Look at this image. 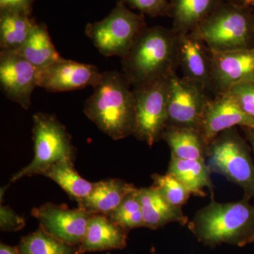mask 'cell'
<instances>
[{"mask_svg": "<svg viewBox=\"0 0 254 254\" xmlns=\"http://www.w3.org/2000/svg\"><path fill=\"white\" fill-rule=\"evenodd\" d=\"M131 85L123 72H102L83 112L97 127L115 141L131 136L136 129V108Z\"/></svg>", "mask_w": 254, "mask_h": 254, "instance_id": "cell-1", "label": "cell"}, {"mask_svg": "<svg viewBox=\"0 0 254 254\" xmlns=\"http://www.w3.org/2000/svg\"><path fill=\"white\" fill-rule=\"evenodd\" d=\"M123 72L131 86L176 72L178 35L172 28L146 27L122 58Z\"/></svg>", "mask_w": 254, "mask_h": 254, "instance_id": "cell-2", "label": "cell"}, {"mask_svg": "<svg viewBox=\"0 0 254 254\" xmlns=\"http://www.w3.org/2000/svg\"><path fill=\"white\" fill-rule=\"evenodd\" d=\"M250 198L231 203L211 201L195 214L189 229L200 243L210 247L222 244L244 247L254 235V205Z\"/></svg>", "mask_w": 254, "mask_h": 254, "instance_id": "cell-3", "label": "cell"}, {"mask_svg": "<svg viewBox=\"0 0 254 254\" xmlns=\"http://www.w3.org/2000/svg\"><path fill=\"white\" fill-rule=\"evenodd\" d=\"M190 33L204 42L213 53L254 48L253 9L224 1Z\"/></svg>", "mask_w": 254, "mask_h": 254, "instance_id": "cell-4", "label": "cell"}, {"mask_svg": "<svg viewBox=\"0 0 254 254\" xmlns=\"http://www.w3.org/2000/svg\"><path fill=\"white\" fill-rule=\"evenodd\" d=\"M207 165L254 198V165L248 145L235 127L221 132L207 149Z\"/></svg>", "mask_w": 254, "mask_h": 254, "instance_id": "cell-5", "label": "cell"}, {"mask_svg": "<svg viewBox=\"0 0 254 254\" xmlns=\"http://www.w3.org/2000/svg\"><path fill=\"white\" fill-rule=\"evenodd\" d=\"M33 120L34 158L29 165L13 175L11 183L24 177L43 175L54 164L64 159H74L71 136L55 115L37 113Z\"/></svg>", "mask_w": 254, "mask_h": 254, "instance_id": "cell-6", "label": "cell"}, {"mask_svg": "<svg viewBox=\"0 0 254 254\" xmlns=\"http://www.w3.org/2000/svg\"><path fill=\"white\" fill-rule=\"evenodd\" d=\"M146 27L143 15L133 12L120 0L106 18L88 23L85 32L100 54L123 58Z\"/></svg>", "mask_w": 254, "mask_h": 254, "instance_id": "cell-7", "label": "cell"}, {"mask_svg": "<svg viewBox=\"0 0 254 254\" xmlns=\"http://www.w3.org/2000/svg\"><path fill=\"white\" fill-rule=\"evenodd\" d=\"M169 76H163L133 87L136 129L133 136L152 146L162 139L168 125Z\"/></svg>", "mask_w": 254, "mask_h": 254, "instance_id": "cell-8", "label": "cell"}, {"mask_svg": "<svg viewBox=\"0 0 254 254\" xmlns=\"http://www.w3.org/2000/svg\"><path fill=\"white\" fill-rule=\"evenodd\" d=\"M207 90L199 83L177 73L169 76L168 125L199 130L200 121L207 101Z\"/></svg>", "mask_w": 254, "mask_h": 254, "instance_id": "cell-9", "label": "cell"}, {"mask_svg": "<svg viewBox=\"0 0 254 254\" xmlns=\"http://www.w3.org/2000/svg\"><path fill=\"white\" fill-rule=\"evenodd\" d=\"M95 214L84 209L46 203L32 210V215L45 231L68 245L79 247L90 219Z\"/></svg>", "mask_w": 254, "mask_h": 254, "instance_id": "cell-10", "label": "cell"}, {"mask_svg": "<svg viewBox=\"0 0 254 254\" xmlns=\"http://www.w3.org/2000/svg\"><path fill=\"white\" fill-rule=\"evenodd\" d=\"M102 72L94 65L62 58L37 71V86L52 93L75 91L94 87Z\"/></svg>", "mask_w": 254, "mask_h": 254, "instance_id": "cell-11", "label": "cell"}, {"mask_svg": "<svg viewBox=\"0 0 254 254\" xmlns=\"http://www.w3.org/2000/svg\"><path fill=\"white\" fill-rule=\"evenodd\" d=\"M38 68L21 55L0 50V85L5 96L25 110L31 105Z\"/></svg>", "mask_w": 254, "mask_h": 254, "instance_id": "cell-12", "label": "cell"}, {"mask_svg": "<svg viewBox=\"0 0 254 254\" xmlns=\"http://www.w3.org/2000/svg\"><path fill=\"white\" fill-rule=\"evenodd\" d=\"M235 126L254 128V119L242 111L229 92L209 98L199 127L206 144H210L221 132Z\"/></svg>", "mask_w": 254, "mask_h": 254, "instance_id": "cell-13", "label": "cell"}, {"mask_svg": "<svg viewBox=\"0 0 254 254\" xmlns=\"http://www.w3.org/2000/svg\"><path fill=\"white\" fill-rule=\"evenodd\" d=\"M211 53V83L215 95L227 93L239 83L254 81V48Z\"/></svg>", "mask_w": 254, "mask_h": 254, "instance_id": "cell-14", "label": "cell"}, {"mask_svg": "<svg viewBox=\"0 0 254 254\" xmlns=\"http://www.w3.org/2000/svg\"><path fill=\"white\" fill-rule=\"evenodd\" d=\"M212 53L204 42L188 34L178 35L179 67L184 77L199 83L213 92L211 83Z\"/></svg>", "mask_w": 254, "mask_h": 254, "instance_id": "cell-15", "label": "cell"}, {"mask_svg": "<svg viewBox=\"0 0 254 254\" xmlns=\"http://www.w3.org/2000/svg\"><path fill=\"white\" fill-rule=\"evenodd\" d=\"M128 233L107 215L95 214L88 222L86 234L78 247L79 253L123 250L127 245Z\"/></svg>", "mask_w": 254, "mask_h": 254, "instance_id": "cell-16", "label": "cell"}, {"mask_svg": "<svg viewBox=\"0 0 254 254\" xmlns=\"http://www.w3.org/2000/svg\"><path fill=\"white\" fill-rule=\"evenodd\" d=\"M138 197L144 227L157 230L171 222H177L182 226L188 222L182 208L172 205L156 187L138 189Z\"/></svg>", "mask_w": 254, "mask_h": 254, "instance_id": "cell-17", "label": "cell"}, {"mask_svg": "<svg viewBox=\"0 0 254 254\" xmlns=\"http://www.w3.org/2000/svg\"><path fill=\"white\" fill-rule=\"evenodd\" d=\"M136 189L131 184L118 179L95 182L91 193L78 203V207L93 214L108 216Z\"/></svg>", "mask_w": 254, "mask_h": 254, "instance_id": "cell-18", "label": "cell"}, {"mask_svg": "<svg viewBox=\"0 0 254 254\" xmlns=\"http://www.w3.org/2000/svg\"><path fill=\"white\" fill-rule=\"evenodd\" d=\"M224 0H171L168 16L173 18L174 32L188 34L223 2Z\"/></svg>", "mask_w": 254, "mask_h": 254, "instance_id": "cell-19", "label": "cell"}, {"mask_svg": "<svg viewBox=\"0 0 254 254\" xmlns=\"http://www.w3.org/2000/svg\"><path fill=\"white\" fill-rule=\"evenodd\" d=\"M162 139L170 146L172 156L183 160H206L208 145L196 128L167 126Z\"/></svg>", "mask_w": 254, "mask_h": 254, "instance_id": "cell-20", "label": "cell"}, {"mask_svg": "<svg viewBox=\"0 0 254 254\" xmlns=\"http://www.w3.org/2000/svg\"><path fill=\"white\" fill-rule=\"evenodd\" d=\"M168 173L172 174L187 187L192 194L205 196L203 189L207 187L213 197V185L210 168L206 160H183L172 156Z\"/></svg>", "mask_w": 254, "mask_h": 254, "instance_id": "cell-21", "label": "cell"}, {"mask_svg": "<svg viewBox=\"0 0 254 254\" xmlns=\"http://www.w3.org/2000/svg\"><path fill=\"white\" fill-rule=\"evenodd\" d=\"M16 53L21 55L37 68H41L61 60L45 23H38L27 41Z\"/></svg>", "mask_w": 254, "mask_h": 254, "instance_id": "cell-22", "label": "cell"}, {"mask_svg": "<svg viewBox=\"0 0 254 254\" xmlns=\"http://www.w3.org/2000/svg\"><path fill=\"white\" fill-rule=\"evenodd\" d=\"M37 22L31 16L0 11V48L17 52L27 41Z\"/></svg>", "mask_w": 254, "mask_h": 254, "instance_id": "cell-23", "label": "cell"}, {"mask_svg": "<svg viewBox=\"0 0 254 254\" xmlns=\"http://www.w3.org/2000/svg\"><path fill=\"white\" fill-rule=\"evenodd\" d=\"M43 176L56 182L71 199L81 202L91 193L95 183L80 176L73 166V160L64 159L54 164L43 174Z\"/></svg>", "mask_w": 254, "mask_h": 254, "instance_id": "cell-24", "label": "cell"}, {"mask_svg": "<svg viewBox=\"0 0 254 254\" xmlns=\"http://www.w3.org/2000/svg\"><path fill=\"white\" fill-rule=\"evenodd\" d=\"M16 247L20 254H80L78 247L56 238L41 227L23 237Z\"/></svg>", "mask_w": 254, "mask_h": 254, "instance_id": "cell-25", "label": "cell"}, {"mask_svg": "<svg viewBox=\"0 0 254 254\" xmlns=\"http://www.w3.org/2000/svg\"><path fill=\"white\" fill-rule=\"evenodd\" d=\"M108 217L127 232L144 227L141 205L138 200V189L128 193L121 204Z\"/></svg>", "mask_w": 254, "mask_h": 254, "instance_id": "cell-26", "label": "cell"}, {"mask_svg": "<svg viewBox=\"0 0 254 254\" xmlns=\"http://www.w3.org/2000/svg\"><path fill=\"white\" fill-rule=\"evenodd\" d=\"M151 177L153 180V186L158 188L172 205L178 208H182L192 194L187 187L172 174H153Z\"/></svg>", "mask_w": 254, "mask_h": 254, "instance_id": "cell-27", "label": "cell"}, {"mask_svg": "<svg viewBox=\"0 0 254 254\" xmlns=\"http://www.w3.org/2000/svg\"><path fill=\"white\" fill-rule=\"evenodd\" d=\"M228 92L242 111L254 119V81L239 83Z\"/></svg>", "mask_w": 254, "mask_h": 254, "instance_id": "cell-28", "label": "cell"}, {"mask_svg": "<svg viewBox=\"0 0 254 254\" xmlns=\"http://www.w3.org/2000/svg\"><path fill=\"white\" fill-rule=\"evenodd\" d=\"M131 8L138 9L142 14L151 17L168 16V0H124Z\"/></svg>", "mask_w": 254, "mask_h": 254, "instance_id": "cell-29", "label": "cell"}, {"mask_svg": "<svg viewBox=\"0 0 254 254\" xmlns=\"http://www.w3.org/2000/svg\"><path fill=\"white\" fill-rule=\"evenodd\" d=\"M26 225L22 216L15 213L9 206H0V229L3 232H18Z\"/></svg>", "mask_w": 254, "mask_h": 254, "instance_id": "cell-30", "label": "cell"}, {"mask_svg": "<svg viewBox=\"0 0 254 254\" xmlns=\"http://www.w3.org/2000/svg\"><path fill=\"white\" fill-rule=\"evenodd\" d=\"M35 0H0V11L19 13L31 16Z\"/></svg>", "mask_w": 254, "mask_h": 254, "instance_id": "cell-31", "label": "cell"}, {"mask_svg": "<svg viewBox=\"0 0 254 254\" xmlns=\"http://www.w3.org/2000/svg\"><path fill=\"white\" fill-rule=\"evenodd\" d=\"M0 254H20L18 253L16 247H12L11 246L1 243L0 245Z\"/></svg>", "mask_w": 254, "mask_h": 254, "instance_id": "cell-32", "label": "cell"}, {"mask_svg": "<svg viewBox=\"0 0 254 254\" xmlns=\"http://www.w3.org/2000/svg\"><path fill=\"white\" fill-rule=\"evenodd\" d=\"M244 131L245 132L246 136L247 139L250 142L254 152V128H247V127H242Z\"/></svg>", "mask_w": 254, "mask_h": 254, "instance_id": "cell-33", "label": "cell"}, {"mask_svg": "<svg viewBox=\"0 0 254 254\" xmlns=\"http://www.w3.org/2000/svg\"><path fill=\"white\" fill-rule=\"evenodd\" d=\"M227 2L235 3V4H244L245 0H224Z\"/></svg>", "mask_w": 254, "mask_h": 254, "instance_id": "cell-34", "label": "cell"}, {"mask_svg": "<svg viewBox=\"0 0 254 254\" xmlns=\"http://www.w3.org/2000/svg\"><path fill=\"white\" fill-rule=\"evenodd\" d=\"M244 4L248 6H254V0H245Z\"/></svg>", "mask_w": 254, "mask_h": 254, "instance_id": "cell-35", "label": "cell"}, {"mask_svg": "<svg viewBox=\"0 0 254 254\" xmlns=\"http://www.w3.org/2000/svg\"><path fill=\"white\" fill-rule=\"evenodd\" d=\"M254 243V236L251 238V240L250 241V244Z\"/></svg>", "mask_w": 254, "mask_h": 254, "instance_id": "cell-36", "label": "cell"}, {"mask_svg": "<svg viewBox=\"0 0 254 254\" xmlns=\"http://www.w3.org/2000/svg\"></svg>", "mask_w": 254, "mask_h": 254, "instance_id": "cell-37", "label": "cell"}]
</instances>
